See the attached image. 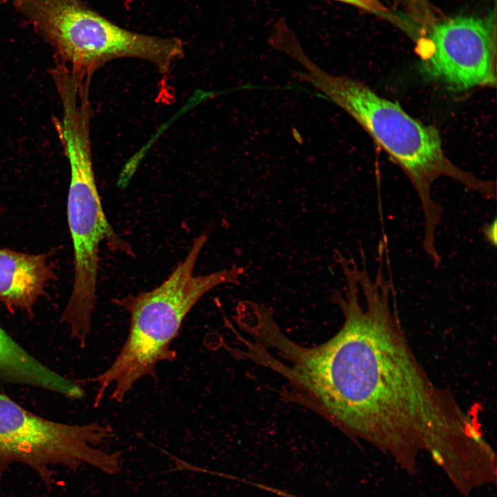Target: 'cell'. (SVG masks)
<instances>
[{
	"label": "cell",
	"instance_id": "6da1fadb",
	"mask_svg": "<svg viewBox=\"0 0 497 497\" xmlns=\"http://www.w3.org/2000/svg\"><path fill=\"white\" fill-rule=\"evenodd\" d=\"M393 284L369 275L332 294L344 315L329 359L326 420L413 473L426 452L447 477L469 470L487 441L476 419L436 386L416 358Z\"/></svg>",
	"mask_w": 497,
	"mask_h": 497
},
{
	"label": "cell",
	"instance_id": "7a4b0ae2",
	"mask_svg": "<svg viewBox=\"0 0 497 497\" xmlns=\"http://www.w3.org/2000/svg\"><path fill=\"white\" fill-rule=\"evenodd\" d=\"M307 72L297 77L323 92L349 113L401 168L419 197L425 220L422 245L432 248L443 215L442 206L431 196L433 182L449 177L486 199L496 198V183L484 180L453 164L444 153L437 129L407 114L401 106L365 84L330 75L311 61Z\"/></svg>",
	"mask_w": 497,
	"mask_h": 497
},
{
	"label": "cell",
	"instance_id": "3957f363",
	"mask_svg": "<svg viewBox=\"0 0 497 497\" xmlns=\"http://www.w3.org/2000/svg\"><path fill=\"white\" fill-rule=\"evenodd\" d=\"M208 238L206 233L195 237L184 259L158 286L111 300L113 304L128 312L130 327L126 340L113 363L103 373L87 380L98 386L95 407L99 405L110 387V399L121 402L142 378L156 380L157 364L177 359L172 343L186 316L200 298L220 285L240 284L244 269L235 264L206 275L194 274Z\"/></svg>",
	"mask_w": 497,
	"mask_h": 497
},
{
	"label": "cell",
	"instance_id": "277c9868",
	"mask_svg": "<svg viewBox=\"0 0 497 497\" xmlns=\"http://www.w3.org/2000/svg\"><path fill=\"white\" fill-rule=\"evenodd\" d=\"M17 10L37 29L72 73L91 77L116 59L135 58L153 64L161 73L184 56V43L119 26L81 0H12Z\"/></svg>",
	"mask_w": 497,
	"mask_h": 497
},
{
	"label": "cell",
	"instance_id": "5b68a950",
	"mask_svg": "<svg viewBox=\"0 0 497 497\" xmlns=\"http://www.w3.org/2000/svg\"><path fill=\"white\" fill-rule=\"evenodd\" d=\"M61 144L69 162L67 221L74 255L72 290L61 317L72 338L84 340L91 330L97 300L99 247L135 257L130 245L110 224L95 180L90 135L83 130L67 133Z\"/></svg>",
	"mask_w": 497,
	"mask_h": 497
},
{
	"label": "cell",
	"instance_id": "8992f818",
	"mask_svg": "<svg viewBox=\"0 0 497 497\" xmlns=\"http://www.w3.org/2000/svg\"><path fill=\"white\" fill-rule=\"evenodd\" d=\"M114 436L109 425L70 424L37 415L0 392V480L14 464L29 467L51 488L55 468L89 465L108 475L121 471V453L98 446Z\"/></svg>",
	"mask_w": 497,
	"mask_h": 497
},
{
	"label": "cell",
	"instance_id": "52a82bcc",
	"mask_svg": "<svg viewBox=\"0 0 497 497\" xmlns=\"http://www.w3.org/2000/svg\"><path fill=\"white\" fill-rule=\"evenodd\" d=\"M496 37L492 13L437 22L418 45L422 70L454 91L495 86Z\"/></svg>",
	"mask_w": 497,
	"mask_h": 497
},
{
	"label": "cell",
	"instance_id": "ba28073f",
	"mask_svg": "<svg viewBox=\"0 0 497 497\" xmlns=\"http://www.w3.org/2000/svg\"><path fill=\"white\" fill-rule=\"evenodd\" d=\"M48 256L0 248V302L10 313L20 311L33 317L36 304L55 277Z\"/></svg>",
	"mask_w": 497,
	"mask_h": 497
},
{
	"label": "cell",
	"instance_id": "9c48e42d",
	"mask_svg": "<svg viewBox=\"0 0 497 497\" xmlns=\"http://www.w3.org/2000/svg\"><path fill=\"white\" fill-rule=\"evenodd\" d=\"M0 381L30 387L70 400L84 397L79 382L55 371L33 356L0 325Z\"/></svg>",
	"mask_w": 497,
	"mask_h": 497
},
{
	"label": "cell",
	"instance_id": "30bf717a",
	"mask_svg": "<svg viewBox=\"0 0 497 497\" xmlns=\"http://www.w3.org/2000/svg\"><path fill=\"white\" fill-rule=\"evenodd\" d=\"M349 4L374 13H384L387 9L378 0H333Z\"/></svg>",
	"mask_w": 497,
	"mask_h": 497
},
{
	"label": "cell",
	"instance_id": "8fae6325",
	"mask_svg": "<svg viewBox=\"0 0 497 497\" xmlns=\"http://www.w3.org/2000/svg\"><path fill=\"white\" fill-rule=\"evenodd\" d=\"M483 232L487 242L496 246L497 242V221L496 217L492 222L487 224L483 227Z\"/></svg>",
	"mask_w": 497,
	"mask_h": 497
}]
</instances>
